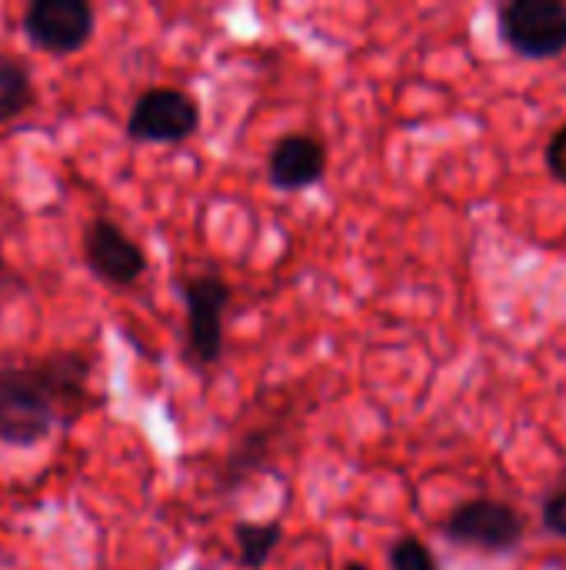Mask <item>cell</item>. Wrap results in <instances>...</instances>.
I'll use <instances>...</instances> for the list:
<instances>
[{"label":"cell","instance_id":"2e32d148","mask_svg":"<svg viewBox=\"0 0 566 570\" xmlns=\"http://www.w3.org/2000/svg\"><path fill=\"white\" fill-rule=\"evenodd\" d=\"M344 570H370V568H367V564H357V561H354V564H347Z\"/></svg>","mask_w":566,"mask_h":570},{"label":"cell","instance_id":"6da1fadb","mask_svg":"<svg viewBox=\"0 0 566 570\" xmlns=\"http://www.w3.org/2000/svg\"><path fill=\"white\" fill-rule=\"evenodd\" d=\"M53 424H60L57 401L40 367H0V444L33 448Z\"/></svg>","mask_w":566,"mask_h":570},{"label":"cell","instance_id":"8fae6325","mask_svg":"<svg viewBox=\"0 0 566 570\" xmlns=\"http://www.w3.org/2000/svg\"><path fill=\"white\" fill-rule=\"evenodd\" d=\"M280 541H284V524L277 518L274 521H240L234 528L237 564L244 570H264L277 554Z\"/></svg>","mask_w":566,"mask_h":570},{"label":"cell","instance_id":"3957f363","mask_svg":"<svg viewBox=\"0 0 566 570\" xmlns=\"http://www.w3.org/2000/svg\"><path fill=\"white\" fill-rule=\"evenodd\" d=\"M497 33L524 60H554L566 53V3L510 0L497 7Z\"/></svg>","mask_w":566,"mask_h":570},{"label":"cell","instance_id":"7a4b0ae2","mask_svg":"<svg viewBox=\"0 0 566 570\" xmlns=\"http://www.w3.org/2000/svg\"><path fill=\"white\" fill-rule=\"evenodd\" d=\"M444 538L480 554H514L527 538V518L497 498H470L444 521Z\"/></svg>","mask_w":566,"mask_h":570},{"label":"cell","instance_id":"277c9868","mask_svg":"<svg viewBox=\"0 0 566 570\" xmlns=\"http://www.w3.org/2000/svg\"><path fill=\"white\" fill-rule=\"evenodd\" d=\"M230 294L234 291L220 274H193L180 281L187 307V357L197 367H214L224 357V314Z\"/></svg>","mask_w":566,"mask_h":570},{"label":"cell","instance_id":"52a82bcc","mask_svg":"<svg viewBox=\"0 0 566 570\" xmlns=\"http://www.w3.org/2000/svg\"><path fill=\"white\" fill-rule=\"evenodd\" d=\"M83 257L87 267L117 287H130L147 274V254L143 247L113 220L93 217L83 230Z\"/></svg>","mask_w":566,"mask_h":570},{"label":"cell","instance_id":"8992f818","mask_svg":"<svg viewBox=\"0 0 566 570\" xmlns=\"http://www.w3.org/2000/svg\"><path fill=\"white\" fill-rule=\"evenodd\" d=\"M97 13L87 0H33L23 13V33L33 47L63 57L90 43Z\"/></svg>","mask_w":566,"mask_h":570},{"label":"cell","instance_id":"5bb4252c","mask_svg":"<svg viewBox=\"0 0 566 570\" xmlns=\"http://www.w3.org/2000/svg\"><path fill=\"white\" fill-rule=\"evenodd\" d=\"M540 521H544V528H547L554 538L566 541V484L564 488H557L554 494H547V501H544V508H540Z\"/></svg>","mask_w":566,"mask_h":570},{"label":"cell","instance_id":"4fadbf2b","mask_svg":"<svg viewBox=\"0 0 566 570\" xmlns=\"http://www.w3.org/2000/svg\"><path fill=\"white\" fill-rule=\"evenodd\" d=\"M390 570H440V564L420 538L404 534L390 548Z\"/></svg>","mask_w":566,"mask_h":570},{"label":"cell","instance_id":"30bf717a","mask_svg":"<svg viewBox=\"0 0 566 570\" xmlns=\"http://www.w3.org/2000/svg\"><path fill=\"white\" fill-rule=\"evenodd\" d=\"M270 441H274V431L270 428H260V431H250L240 438V444L227 454L224 468H220V488L224 491H237L247 484V478H254L257 471L267 468L270 461Z\"/></svg>","mask_w":566,"mask_h":570},{"label":"cell","instance_id":"5b68a950","mask_svg":"<svg viewBox=\"0 0 566 570\" xmlns=\"http://www.w3.org/2000/svg\"><path fill=\"white\" fill-rule=\"evenodd\" d=\"M197 127L200 104L180 87H150L127 114V137L140 144H183Z\"/></svg>","mask_w":566,"mask_h":570},{"label":"cell","instance_id":"ba28073f","mask_svg":"<svg viewBox=\"0 0 566 570\" xmlns=\"http://www.w3.org/2000/svg\"><path fill=\"white\" fill-rule=\"evenodd\" d=\"M53 401H57V417L60 424H73L80 414H87L93 404L90 377H93V357L83 351H53L43 361H37Z\"/></svg>","mask_w":566,"mask_h":570},{"label":"cell","instance_id":"9a60e30c","mask_svg":"<svg viewBox=\"0 0 566 570\" xmlns=\"http://www.w3.org/2000/svg\"><path fill=\"white\" fill-rule=\"evenodd\" d=\"M547 167H550V174L566 187V124H560L554 130V137L547 144Z\"/></svg>","mask_w":566,"mask_h":570},{"label":"cell","instance_id":"9c48e42d","mask_svg":"<svg viewBox=\"0 0 566 570\" xmlns=\"http://www.w3.org/2000/svg\"><path fill=\"white\" fill-rule=\"evenodd\" d=\"M324 177H327V147L310 134H287L267 154V180L284 194L307 190Z\"/></svg>","mask_w":566,"mask_h":570},{"label":"cell","instance_id":"7c38bea8","mask_svg":"<svg viewBox=\"0 0 566 570\" xmlns=\"http://www.w3.org/2000/svg\"><path fill=\"white\" fill-rule=\"evenodd\" d=\"M33 100V83L27 67L10 57L7 50H0V124L20 117Z\"/></svg>","mask_w":566,"mask_h":570}]
</instances>
